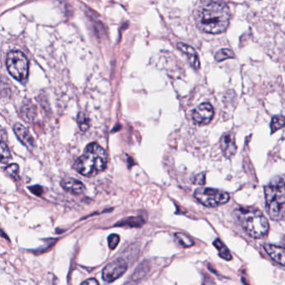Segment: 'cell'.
Returning a JSON list of instances; mask_svg holds the SVG:
<instances>
[{
	"label": "cell",
	"mask_w": 285,
	"mask_h": 285,
	"mask_svg": "<svg viewBox=\"0 0 285 285\" xmlns=\"http://www.w3.org/2000/svg\"><path fill=\"white\" fill-rule=\"evenodd\" d=\"M230 16V9L224 0H202L195 12L197 27L203 32L213 35L227 30Z\"/></svg>",
	"instance_id": "6da1fadb"
},
{
	"label": "cell",
	"mask_w": 285,
	"mask_h": 285,
	"mask_svg": "<svg viewBox=\"0 0 285 285\" xmlns=\"http://www.w3.org/2000/svg\"><path fill=\"white\" fill-rule=\"evenodd\" d=\"M106 165L107 154L105 149L97 143H91L76 160L74 168L81 175L92 177L103 172Z\"/></svg>",
	"instance_id": "7a4b0ae2"
},
{
	"label": "cell",
	"mask_w": 285,
	"mask_h": 285,
	"mask_svg": "<svg viewBox=\"0 0 285 285\" xmlns=\"http://www.w3.org/2000/svg\"><path fill=\"white\" fill-rule=\"evenodd\" d=\"M234 215L242 229L254 238L265 236L269 229V221L264 214L253 207H242L234 212Z\"/></svg>",
	"instance_id": "3957f363"
},
{
	"label": "cell",
	"mask_w": 285,
	"mask_h": 285,
	"mask_svg": "<svg viewBox=\"0 0 285 285\" xmlns=\"http://www.w3.org/2000/svg\"><path fill=\"white\" fill-rule=\"evenodd\" d=\"M266 210L275 221L285 218V183L281 178H275L264 188Z\"/></svg>",
	"instance_id": "277c9868"
},
{
	"label": "cell",
	"mask_w": 285,
	"mask_h": 285,
	"mask_svg": "<svg viewBox=\"0 0 285 285\" xmlns=\"http://www.w3.org/2000/svg\"><path fill=\"white\" fill-rule=\"evenodd\" d=\"M6 66L12 77L20 82H24L29 75V61L24 53L13 50L7 54Z\"/></svg>",
	"instance_id": "5b68a950"
},
{
	"label": "cell",
	"mask_w": 285,
	"mask_h": 285,
	"mask_svg": "<svg viewBox=\"0 0 285 285\" xmlns=\"http://www.w3.org/2000/svg\"><path fill=\"white\" fill-rule=\"evenodd\" d=\"M194 196L200 203L206 207H218L229 201V195L226 191L207 188L196 189L194 192Z\"/></svg>",
	"instance_id": "8992f818"
},
{
	"label": "cell",
	"mask_w": 285,
	"mask_h": 285,
	"mask_svg": "<svg viewBox=\"0 0 285 285\" xmlns=\"http://www.w3.org/2000/svg\"><path fill=\"white\" fill-rule=\"evenodd\" d=\"M127 264L123 259H116L110 263L103 269L102 279L104 281L111 283L121 277L127 271Z\"/></svg>",
	"instance_id": "52a82bcc"
},
{
	"label": "cell",
	"mask_w": 285,
	"mask_h": 285,
	"mask_svg": "<svg viewBox=\"0 0 285 285\" xmlns=\"http://www.w3.org/2000/svg\"><path fill=\"white\" fill-rule=\"evenodd\" d=\"M191 116L195 123L200 126H205L212 121L214 116V110L209 103H202L192 111Z\"/></svg>",
	"instance_id": "ba28073f"
},
{
	"label": "cell",
	"mask_w": 285,
	"mask_h": 285,
	"mask_svg": "<svg viewBox=\"0 0 285 285\" xmlns=\"http://www.w3.org/2000/svg\"><path fill=\"white\" fill-rule=\"evenodd\" d=\"M220 146L222 151L227 158L234 156L237 151V145L235 142V136L234 132H229L222 137L220 140Z\"/></svg>",
	"instance_id": "9c48e42d"
},
{
	"label": "cell",
	"mask_w": 285,
	"mask_h": 285,
	"mask_svg": "<svg viewBox=\"0 0 285 285\" xmlns=\"http://www.w3.org/2000/svg\"><path fill=\"white\" fill-rule=\"evenodd\" d=\"M264 248L269 257L280 265L285 267V248L274 244H265Z\"/></svg>",
	"instance_id": "30bf717a"
},
{
	"label": "cell",
	"mask_w": 285,
	"mask_h": 285,
	"mask_svg": "<svg viewBox=\"0 0 285 285\" xmlns=\"http://www.w3.org/2000/svg\"><path fill=\"white\" fill-rule=\"evenodd\" d=\"M178 48L180 51L183 52V54H186V56L188 57L190 65L194 69L198 70L200 67L199 59H198V56H197L195 49L191 46H188V45L183 43H178Z\"/></svg>",
	"instance_id": "8fae6325"
},
{
	"label": "cell",
	"mask_w": 285,
	"mask_h": 285,
	"mask_svg": "<svg viewBox=\"0 0 285 285\" xmlns=\"http://www.w3.org/2000/svg\"><path fill=\"white\" fill-rule=\"evenodd\" d=\"M61 186L65 191H69L70 193L79 194L83 193L85 191V186L81 181L76 180L74 178H66L61 182Z\"/></svg>",
	"instance_id": "7c38bea8"
},
{
	"label": "cell",
	"mask_w": 285,
	"mask_h": 285,
	"mask_svg": "<svg viewBox=\"0 0 285 285\" xmlns=\"http://www.w3.org/2000/svg\"><path fill=\"white\" fill-rule=\"evenodd\" d=\"M14 131L17 138H19L23 144L25 145H29V146L35 145V142H34L32 136L24 126H22L21 124L14 125Z\"/></svg>",
	"instance_id": "4fadbf2b"
},
{
	"label": "cell",
	"mask_w": 285,
	"mask_h": 285,
	"mask_svg": "<svg viewBox=\"0 0 285 285\" xmlns=\"http://www.w3.org/2000/svg\"><path fill=\"white\" fill-rule=\"evenodd\" d=\"M213 245L215 246L216 248H217L218 252H219V256H220L221 258L226 259V260H231V253H230L229 249H228V247L225 246V244L223 243V242H222L219 238H217V239L214 241Z\"/></svg>",
	"instance_id": "5bb4252c"
},
{
	"label": "cell",
	"mask_w": 285,
	"mask_h": 285,
	"mask_svg": "<svg viewBox=\"0 0 285 285\" xmlns=\"http://www.w3.org/2000/svg\"><path fill=\"white\" fill-rule=\"evenodd\" d=\"M176 240L182 247H191L194 244L193 240L191 238L188 236L187 234L183 233H177L175 234Z\"/></svg>",
	"instance_id": "9a60e30c"
},
{
	"label": "cell",
	"mask_w": 285,
	"mask_h": 285,
	"mask_svg": "<svg viewBox=\"0 0 285 285\" xmlns=\"http://www.w3.org/2000/svg\"><path fill=\"white\" fill-rule=\"evenodd\" d=\"M234 53L233 50L229 48H222L218 50L215 54L216 61L222 62L228 59H233L234 58Z\"/></svg>",
	"instance_id": "2e32d148"
},
{
	"label": "cell",
	"mask_w": 285,
	"mask_h": 285,
	"mask_svg": "<svg viewBox=\"0 0 285 285\" xmlns=\"http://www.w3.org/2000/svg\"><path fill=\"white\" fill-rule=\"evenodd\" d=\"M285 126V117L283 116H276L272 119L270 128H271L272 133H275L278 130L281 129Z\"/></svg>",
	"instance_id": "e0dca14e"
},
{
	"label": "cell",
	"mask_w": 285,
	"mask_h": 285,
	"mask_svg": "<svg viewBox=\"0 0 285 285\" xmlns=\"http://www.w3.org/2000/svg\"><path fill=\"white\" fill-rule=\"evenodd\" d=\"M79 127L82 132H86L90 128V119L87 115L84 112L79 113L78 118H77Z\"/></svg>",
	"instance_id": "ac0fdd59"
},
{
	"label": "cell",
	"mask_w": 285,
	"mask_h": 285,
	"mask_svg": "<svg viewBox=\"0 0 285 285\" xmlns=\"http://www.w3.org/2000/svg\"><path fill=\"white\" fill-rule=\"evenodd\" d=\"M0 153H1V163L4 164V163H8V161L11 159V153L9 149L6 145L5 143L3 142V141L1 142V145H0Z\"/></svg>",
	"instance_id": "d6986e66"
},
{
	"label": "cell",
	"mask_w": 285,
	"mask_h": 285,
	"mask_svg": "<svg viewBox=\"0 0 285 285\" xmlns=\"http://www.w3.org/2000/svg\"><path fill=\"white\" fill-rule=\"evenodd\" d=\"M19 166L17 164L8 165L5 168L6 174L15 180L19 179Z\"/></svg>",
	"instance_id": "ffe728a7"
},
{
	"label": "cell",
	"mask_w": 285,
	"mask_h": 285,
	"mask_svg": "<svg viewBox=\"0 0 285 285\" xmlns=\"http://www.w3.org/2000/svg\"><path fill=\"white\" fill-rule=\"evenodd\" d=\"M121 226L140 227L142 226V218H130L124 220Z\"/></svg>",
	"instance_id": "44dd1931"
},
{
	"label": "cell",
	"mask_w": 285,
	"mask_h": 285,
	"mask_svg": "<svg viewBox=\"0 0 285 285\" xmlns=\"http://www.w3.org/2000/svg\"><path fill=\"white\" fill-rule=\"evenodd\" d=\"M120 242V237L117 234H110L108 237V244L110 249H115Z\"/></svg>",
	"instance_id": "7402d4cb"
},
{
	"label": "cell",
	"mask_w": 285,
	"mask_h": 285,
	"mask_svg": "<svg viewBox=\"0 0 285 285\" xmlns=\"http://www.w3.org/2000/svg\"><path fill=\"white\" fill-rule=\"evenodd\" d=\"M30 190L32 191L33 193L37 195V196H41L42 192H43V190H42V188L40 187V186H35V187H31L30 188Z\"/></svg>",
	"instance_id": "603a6c76"
},
{
	"label": "cell",
	"mask_w": 285,
	"mask_h": 285,
	"mask_svg": "<svg viewBox=\"0 0 285 285\" xmlns=\"http://www.w3.org/2000/svg\"><path fill=\"white\" fill-rule=\"evenodd\" d=\"M196 178H198V179H196V181H194V183L201 184V185H202L205 183V175L203 173H201Z\"/></svg>",
	"instance_id": "cb8c5ba5"
},
{
	"label": "cell",
	"mask_w": 285,
	"mask_h": 285,
	"mask_svg": "<svg viewBox=\"0 0 285 285\" xmlns=\"http://www.w3.org/2000/svg\"><path fill=\"white\" fill-rule=\"evenodd\" d=\"M82 284H84V285H99V282L95 279H90V280H86V281H84Z\"/></svg>",
	"instance_id": "d4e9b609"
}]
</instances>
